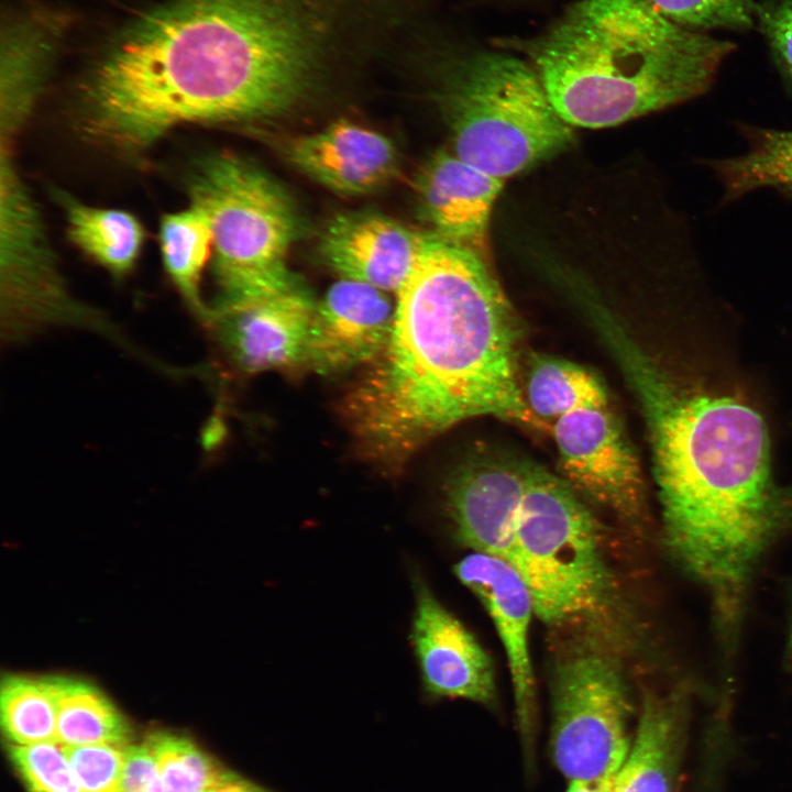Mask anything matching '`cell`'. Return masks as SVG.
Segmentation results:
<instances>
[{
	"label": "cell",
	"instance_id": "6da1fadb",
	"mask_svg": "<svg viewBox=\"0 0 792 792\" xmlns=\"http://www.w3.org/2000/svg\"><path fill=\"white\" fill-rule=\"evenodd\" d=\"M359 44L352 0H167L98 63L85 124L136 151L185 123L273 119L316 95Z\"/></svg>",
	"mask_w": 792,
	"mask_h": 792
},
{
	"label": "cell",
	"instance_id": "7a4b0ae2",
	"mask_svg": "<svg viewBox=\"0 0 792 792\" xmlns=\"http://www.w3.org/2000/svg\"><path fill=\"white\" fill-rule=\"evenodd\" d=\"M518 334L482 256L426 233L396 293L389 339L346 396L345 415L361 448L395 466L435 436L479 416L549 431L519 384Z\"/></svg>",
	"mask_w": 792,
	"mask_h": 792
},
{
	"label": "cell",
	"instance_id": "3957f363",
	"mask_svg": "<svg viewBox=\"0 0 792 792\" xmlns=\"http://www.w3.org/2000/svg\"><path fill=\"white\" fill-rule=\"evenodd\" d=\"M625 369L649 426L666 543L730 619L776 516L767 425L740 396L679 383L641 351Z\"/></svg>",
	"mask_w": 792,
	"mask_h": 792
},
{
	"label": "cell",
	"instance_id": "277c9868",
	"mask_svg": "<svg viewBox=\"0 0 792 792\" xmlns=\"http://www.w3.org/2000/svg\"><path fill=\"white\" fill-rule=\"evenodd\" d=\"M735 51L650 0H580L531 51V66L572 127L607 128L705 95Z\"/></svg>",
	"mask_w": 792,
	"mask_h": 792
},
{
	"label": "cell",
	"instance_id": "5b68a950",
	"mask_svg": "<svg viewBox=\"0 0 792 792\" xmlns=\"http://www.w3.org/2000/svg\"><path fill=\"white\" fill-rule=\"evenodd\" d=\"M453 153L501 179L571 145L573 127L553 107L536 70L513 55L459 58L439 87Z\"/></svg>",
	"mask_w": 792,
	"mask_h": 792
},
{
	"label": "cell",
	"instance_id": "8992f818",
	"mask_svg": "<svg viewBox=\"0 0 792 792\" xmlns=\"http://www.w3.org/2000/svg\"><path fill=\"white\" fill-rule=\"evenodd\" d=\"M190 205L205 212L212 233L216 306L274 295L300 283L286 258L297 235L296 210L284 189L260 167L229 152L194 167Z\"/></svg>",
	"mask_w": 792,
	"mask_h": 792
},
{
	"label": "cell",
	"instance_id": "52a82bcc",
	"mask_svg": "<svg viewBox=\"0 0 792 792\" xmlns=\"http://www.w3.org/2000/svg\"><path fill=\"white\" fill-rule=\"evenodd\" d=\"M596 521L574 488L529 464L514 524L510 565L527 584L535 614L563 627L608 612L613 579Z\"/></svg>",
	"mask_w": 792,
	"mask_h": 792
},
{
	"label": "cell",
	"instance_id": "ba28073f",
	"mask_svg": "<svg viewBox=\"0 0 792 792\" xmlns=\"http://www.w3.org/2000/svg\"><path fill=\"white\" fill-rule=\"evenodd\" d=\"M550 704L551 756L569 782L616 776L631 744L630 700L617 659L588 639L560 653Z\"/></svg>",
	"mask_w": 792,
	"mask_h": 792
},
{
	"label": "cell",
	"instance_id": "9c48e42d",
	"mask_svg": "<svg viewBox=\"0 0 792 792\" xmlns=\"http://www.w3.org/2000/svg\"><path fill=\"white\" fill-rule=\"evenodd\" d=\"M560 466L576 491L637 522L645 513V485L638 458L607 406L573 410L552 425Z\"/></svg>",
	"mask_w": 792,
	"mask_h": 792
},
{
	"label": "cell",
	"instance_id": "30bf717a",
	"mask_svg": "<svg viewBox=\"0 0 792 792\" xmlns=\"http://www.w3.org/2000/svg\"><path fill=\"white\" fill-rule=\"evenodd\" d=\"M317 302L299 284L274 295L210 309L207 324L245 373L307 364Z\"/></svg>",
	"mask_w": 792,
	"mask_h": 792
},
{
	"label": "cell",
	"instance_id": "8fae6325",
	"mask_svg": "<svg viewBox=\"0 0 792 792\" xmlns=\"http://www.w3.org/2000/svg\"><path fill=\"white\" fill-rule=\"evenodd\" d=\"M415 609L410 642L424 691L432 697L462 698L484 706L497 702L490 653L466 626L414 578Z\"/></svg>",
	"mask_w": 792,
	"mask_h": 792
},
{
	"label": "cell",
	"instance_id": "7c38bea8",
	"mask_svg": "<svg viewBox=\"0 0 792 792\" xmlns=\"http://www.w3.org/2000/svg\"><path fill=\"white\" fill-rule=\"evenodd\" d=\"M453 571L482 603L503 645L517 724L529 756L537 716V688L530 649V626L536 614L530 591L513 565L484 553L470 552L455 563Z\"/></svg>",
	"mask_w": 792,
	"mask_h": 792
},
{
	"label": "cell",
	"instance_id": "4fadbf2b",
	"mask_svg": "<svg viewBox=\"0 0 792 792\" xmlns=\"http://www.w3.org/2000/svg\"><path fill=\"white\" fill-rule=\"evenodd\" d=\"M528 469L529 463L483 457L455 472L447 485L446 510L458 541L510 564Z\"/></svg>",
	"mask_w": 792,
	"mask_h": 792
},
{
	"label": "cell",
	"instance_id": "5bb4252c",
	"mask_svg": "<svg viewBox=\"0 0 792 792\" xmlns=\"http://www.w3.org/2000/svg\"><path fill=\"white\" fill-rule=\"evenodd\" d=\"M394 315L386 292L341 278L316 305L307 365L327 374L372 363L389 339Z\"/></svg>",
	"mask_w": 792,
	"mask_h": 792
},
{
	"label": "cell",
	"instance_id": "9a60e30c",
	"mask_svg": "<svg viewBox=\"0 0 792 792\" xmlns=\"http://www.w3.org/2000/svg\"><path fill=\"white\" fill-rule=\"evenodd\" d=\"M425 237L380 213L351 212L327 226L319 250L326 264L342 278L397 293Z\"/></svg>",
	"mask_w": 792,
	"mask_h": 792
},
{
	"label": "cell",
	"instance_id": "2e32d148",
	"mask_svg": "<svg viewBox=\"0 0 792 792\" xmlns=\"http://www.w3.org/2000/svg\"><path fill=\"white\" fill-rule=\"evenodd\" d=\"M286 155L304 174L344 195L376 190L398 169L397 151L386 136L346 120L290 140Z\"/></svg>",
	"mask_w": 792,
	"mask_h": 792
},
{
	"label": "cell",
	"instance_id": "e0dca14e",
	"mask_svg": "<svg viewBox=\"0 0 792 792\" xmlns=\"http://www.w3.org/2000/svg\"><path fill=\"white\" fill-rule=\"evenodd\" d=\"M504 179L493 177L454 153H435L419 170L415 187L431 233L477 252L483 249L493 204Z\"/></svg>",
	"mask_w": 792,
	"mask_h": 792
},
{
	"label": "cell",
	"instance_id": "ac0fdd59",
	"mask_svg": "<svg viewBox=\"0 0 792 792\" xmlns=\"http://www.w3.org/2000/svg\"><path fill=\"white\" fill-rule=\"evenodd\" d=\"M686 739L685 702L679 693H646L636 733L614 792H676Z\"/></svg>",
	"mask_w": 792,
	"mask_h": 792
},
{
	"label": "cell",
	"instance_id": "d6986e66",
	"mask_svg": "<svg viewBox=\"0 0 792 792\" xmlns=\"http://www.w3.org/2000/svg\"><path fill=\"white\" fill-rule=\"evenodd\" d=\"M57 18L26 14L2 26L1 113L24 119L45 80L59 36Z\"/></svg>",
	"mask_w": 792,
	"mask_h": 792
},
{
	"label": "cell",
	"instance_id": "ffe728a7",
	"mask_svg": "<svg viewBox=\"0 0 792 792\" xmlns=\"http://www.w3.org/2000/svg\"><path fill=\"white\" fill-rule=\"evenodd\" d=\"M736 130L747 144L744 153L724 158H702L722 187L719 206L772 188L792 198V130L738 122Z\"/></svg>",
	"mask_w": 792,
	"mask_h": 792
},
{
	"label": "cell",
	"instance_id": "44dd1931",
	"mask_svg": "<svg viewBox=\"0 0 792 792\" xmlns=\"http://www.w3.org/2000/svg\"><path fill=\"white\" fill-rule=\"evenodd\" d=\"M70 241L114 276L135 265L145 239L144 228L131 212L88 206L58 194Z\"/></svg>",
	"mask_w": 792,
	"mask_h": 792
},
{
	"label": "cell",
	"instance_id": "7402d4cb",
	"mask_svg": "<svg viewBox=\"0 0 792 792\" xmlns=\"http://www.w3.org/2000/svg\"><path fill=\"white\" fill-rule=\"evenodd\" d=\"M56 705L57 743L62 746L131 744L132 730L117 706L86 681L48 676Z\"/></svg>",
	"mask_w": 792,
	"mask_h": 792
},
{
	"label": "cell",
	"instance_id": "603a6c76",
	"mask_svg": "<svg viewBox=\"0 0 792 792\" xmlns=\"http://www.w3.org/2000/svg\"><path fill=\"white\" fill-rule=\"evenodd\" d=\"M158 242L167 275L187 306L207 323L210 309L200 295L202 273L212 257V233L207 216L194 205L165 213L160 220Z\"/></svg>",
	"mask_w": 792,
	"mask_h": 792
},
{
	"label": "cell",
	"instance_id": "cb8c5ba5",
	"mask_svg": "<svg viewBox=\"0 0 792 792\" xmlns=\"http://www.w3.org/2000/svg\"><path fill=\"white\" fill-rule=\"evenodd\" d=\"M522 392L531 413L546 424L576 409L608 405L607 391L593 372L549 355L531 360Z\"/></svg>",
	"mask_w": 792,
	"mask_h": 792
},
{
	"label": "cell",
	"instance_id": "d4e9b609",
	"mask_svg": "<svg viewBox=\"0 0 792 792\" xmlns=\"http://www.w3.org/2000/svg\"><path fill=\"white\" fill-rule=\"evenodd\" d=\"M0 715L9 745L57 741L56 705L48 676H4L0 688Z\"/></svg>",
	"mask_w": 792,
	"mask_h": 792
},
{
	"label": "cell",
	"instance_id": "484cf974",
	"mask_svg": "<svg viewBox=\"0 0 792 792\" xmlns=\"http://www.w3.org/2000/svg\"><path fill=\"white\" fill-rule=\"evenodd\" d=\"M144 741L155 758L164 792H212L229 771L183 735L157 730Z\"/></svg>",
	"mask_w": 792,
	"mask_h": 792
},
{
	"label": "cell",
	"instance_id": "4316f807",
	"mask_svg": "<svg viewBox=\"0 0 792 792\" xmlns=\"http://www.w3.org/2000/svg\"><path fill=\"white\" fill-rule=\"evenodd\" d=\"M667 18L690 30L747 31L755 26L756 0H650Z\"/></svg>",
	"mask_w": 792,
	"mask_h": 792
},
{
	"label": "cell",
	"instance_id": "83f0119b",
	"mask_svg": "<svg viewBox=\"0 0 792 792\" xmlns=\"http://www.w3.org/2000/svg\"><path fill=\"white\" fill-rule=\"evenodd\" d=\"M9 755L29 792H82L57 741L9 745Z\"/></svg>",
	"mask_w": 792,
	"mask_h": 792
},
{
	"label": "cell",
	"instance_id": "f1b7e54d",
	"mask_svg": "<svg viewBox=\"0 0 792 792\" xmlns=\"http://www.w3.org/2000/svg\"><path fill=\"white\" fill-rule=\"evenodd\" d=\"M82 792H121L127 746H63Z\"/></svg>",
	"mask_w": 792,
	"mask_h": 792
},
{
	"label": "cell",
	"instance_id": "f546056e",
	"mask_svg": "<svg viewBox=\"0 0 792 792\" xmlns=\"http://www.w3.org/2000/svg\"><path fill=\"white\" fill-rule=\"evenodd\" d=\"M755 26L763 36L784 89L792 95V0H761Z\"/></svg>",
	"mask_w": 792,
	"mask_h": 792
},
{
	"label": "cell",
	"instance_id": "4dcf8cb0",
	"mask_svg": "<svg viewBox=\"0 0 792 792\" xmlns=\"http://www.w3.org/2000/svg\"><path fill=\"white\" fill-rule=\"evenodd\" d=\"M121 792H164L155 758L145 741L125 748Z\"/></svg>",
	"mask_w": 792,
	"mask_h": 792
},
{
	"label": "cell",
	"instance_id": "1f68e13d",
	"mask_svg": "<svg viewBox=\"0 0 792 792\" xmlns=\"http://www.w3.org/2000/svg\"><path fill=\"white\" fill-rule=\"evenodd\" d=\"M212 792H272L238 773L228 771L227 776Z\"/></svg>",
	"mask_w": 792,
	"mask_h": 792
},
{
	"label": "cell",
	"instance_id": "d6a6232c",
	"mask_svg": "<svg viewBox=\"0 0 792 792\" xmlns=\"http://www.w3.org/2000/svg\"><path fill=\"white\" fill-rule=\"evenodd\" d=\"M616 776L601 781H570L565 792H614Z\"/></svg>",
	"mask_w": 792,
	"mask_h": 792
}]
</instances>
